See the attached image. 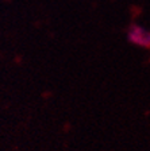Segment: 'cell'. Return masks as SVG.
<instances>
[{"mask_svg": "<svg viewBox=\"0 0 150 151\" xmlns=\"http://www.w3.org/2000/svg\"><path fill=\"white\" fill-rule=\"evenodd\" d=\"M127 39L138 47L150 49V30L138 24H131L127 30Z\"/></svg>", "mask_w": 150, "mask_h": 151, "instance_id": "cell-1", "label": "cell"}]
</instances>
